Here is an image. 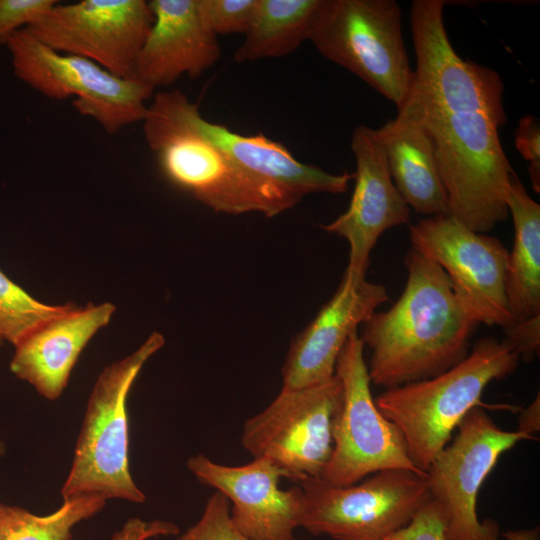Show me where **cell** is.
Segmentation results:
<instances>
[{
  "mask_svg": "<svg viewBox=\"0 0 540 540\" xmlns=\"http://www.w3.org/2000/svg\"><path fill=\"white\" fill-rule=\"evenodd\" d=\"M404 263L402 294L364 321L359 335L371 350L370 381L385 389L434 377L462 361L479 325L436 262L411 248Z\"/></svg>",
  "mask_w": 540,
  "mask_h": 540,
  "instance_id": "cell-1",
  "label": "cell"
},
{
  "mask_svg": "<svg viewBox=\"0 0 540 540\" xmlns=\"http://www.w3.org/2000/svg\"><path fill=\"white\" fill-rule=\"evenodd\" d=\"M398 113L429 137L450 216L480 233L508 217L506 198L515 173L499 138L507 121L502 106L482 99L429 102L408 96Z\"/></svg>",
  "mask_w": 540,
  "mask_h": 540,
  "instance_id": "cell-2",
  "label": "cell"
},
{
  "mask_svg": "<svg viewBox=\"0 0 540 540\" xmlns=\"http://www.w3.org/2000/svg\"><path fill=\"white\" fill-rule=\"evenodd\" d=\"M193 102L180 90L161 91L148 105L145 140L165 178L215 212H258L271 218L302 198L234 162L192 123Z\"/></svg>",
  "mask_w": 540,
  "mask_h": 540,
  "instance_id": "cell-3",
  "label": "cell"
},
{
  "mask_svg": "<svg viewBox=\"0 0 540 540\" xmlns=\"http://www.w3.org/2000/svg\"><path fill=\"white\" fill-rule=\"evenodd\" d=\"M519 361L504 339L484 337L450 369L385 389L375 403L400 431L412 463L426 473L464 416L473 407L484 406L481 397L485 388L511 375Z\"/></svg>",
  "mask_w": 540,
  "mask_h": 540,
  "instance_id": "cell-4",
  "label": "cell"
},
{
  "mask_svg": "<svg viewBox=\"0 0 540 540\" xmlns=\"http://www.w3.org/2000/svg\"><path fill=\"white\" fill-rule=\"evenodd\" d=\"M165 343L152 333L133 353L105 367L89 396L62 500L78 496L144 503L129 467L127 400L146 361Z\"/></svg>",
  "mask_w": 540,
  "mask_h": 540,
  "instance_id": "cell-5",
  "label": "cell"
},
{
  "mask_svg": "<svg viewBox=\"0 0 540 540\" xmlns=\"http://www.w3.org/2000/svg\"><path fill=\"white\" fill-rule=\"evenodd\" d=\"M308 40L328 60L392 101L407 99L414 77L394 0H322Z\"/></svg>",
  "mask_w": 540,
  "mask_h": 540,
  "instance_id": "cell-6",
  "label": "cell"
},
{
  "mask_svg": "<svg viewBox=\"0 0 540 540\" xmlns=\"http://www.w3.org/2000/svg\"><path fill=\"white\" fill-rule=\"evenodd\" d=\"M3 44L19 80L50 99L75 97L74 108L107 133L144 120L154 88L141 80L123 78L86 58L57 52L25 28L10 34Z\"/></svg>",
  "mask_w": 540,
  "mask_h": 540,
  "instance_id": "cell-7",
  "label": "cell"
},
{
  "mask_svg": "<svg viewBox=\"0 0 540 540\" xmlns=\"http://www.w3.org/2000/svg\"><path fill=\"white\" fill-rule=\"evenodd\" d=\"M335 375L342 398L332 426V453L319 479L333 486H349L386 469L426 474L412 463L400 431L376 406L357 330L337 358Z\"/></svg>",
  "mask_w": 540,
  "mask_h": 540,
  "instance_id": "cell-8",
  "label": "cell"
},
{
  "mask_svg": "<svg viewBox=\"0 0 540 540\" xmlns=\"http://www.w3.org/2000/svg\"><path fill=\"white\" fill-rule=\"evenodd\" d=\"M299 486L304 495L300 527L336 540H382L431 499L426 474L407 469L382 470L349 486L319 478L303 479Z\"/></svg>",
  "mask_w": 540,
  "mask_h": 540,
  "instance_id": "cell-9",
  "label": "cell"
},
{
  "mask_svg": "<svg viewBox=\"0 0 540 540\" xmlns=\"http://www.w3.org/2000/svg\"><path fill=\"white\" fill-rule=\"evenodd\" d=\"M341 398L335 374L312 385L282 388L263 411L245 421L242 445L254 458L273 461L291 480L320 478L332 453Z\"/></svg>",
  "mask_w": 540,
  "mask_h": 540,
  "instance_id": "cell-10",
  "label": "cell"
},
{
  "mask_svg": "<svg viewBox=\"0 0 540 540\" xmlns=\"http://www.w3.org/2000/svg\"><path fill=\"white\" fill-rule=\"evenodd\" d=\"M456 430L426 470L429 494L447 517L446 540H499L498 523L478 518L477 495L504 452L538 438L501 429L482 406L473 407Z\"/></svg>",
  "mask_w": 540,
  "mask_h": 540,
  "instance_id": "cell-11",
  "label": "cell"
},
{
  "mask_svg": "<svg viewBox=\"0 0 540 540\" xmlns=\"http://www.w3.org/2000/svg\"><path fill=\"white\" fill-rule=\"evenodd\" d=\"M412 249L436 262L454 293L479 324L514 323L506 296L509 251L493 236L471 230L450 216L427 217L409 227Z\"/></svg>",
  "mask_w": 540,
  "mask_h": 540,
  "instance_id": "cell-12",
  "label": "cell"
},
{
  "mask_svg": "<svg viewBox=\"0 0 540 540\" xmlns=\"http://www.w3.org/2000/svg\"><path fill=\"white\" fill-rule=\"evenodd\" d=\"M153 21L145 0H81L58 3L25 29L57 52L86 58L123 78H136L137 59Z\"/></svg>",
  "mask_w": 540,
  "mask_h": 540,
  "instance_id": "cell-13",
  "label": "cell"
},
{
  "mask_svg": "<svg viewBox=\"0 0 540 540\" xmlns=\"http://www.w3.org/2000/svg\"><path fill=\"white\" fill-rule=\"evenodd\" d=\"M189 471L204 485L215 488L232 503L235 527L253 540H296L304 495L300 486L283 490L288 474L266 457L248 464L228 466L197 454L187 460Z\"/></svg>",
  "mask_w": 540,
  "mask_h": 540,
  "instance_id": "cell-14",
  "label": "cell"
},
{
  "mask_svg": "<svg viewBox=\"0 0 540 540\" xmlns=\"http://www.w3.org/2000/svg\"><path fill=\"white\" fill-rule=\"evenodd\" d=\"M356 159L355 186L348 209L321 227L349 243V263L344 276L353 282L366 277L371 250L388 229L408 224L410 207L391 178L375 130L357 126L351 137Z\"/></svg>",
  "mask_w": 540,
  "mask_h": 540,
  "instance_id": "cell-15",
  "label": "cell"
},
{
  "mask_svg": "<svg viewBox=\"0 0 540 540\" xmlns=\"http://www.w3.org/2000/svg\"><path fill=\"white\" fill-rule=\"evenodd\" d=\"M384 285L342 279L333 297L291 344L282 368L283 387L300 388L331 378L349 336L383 303Z\"/></svg>",
  "mask_w": 540,
  "mask_h": 540,
  "instance_id": "cell-16",
  "label": "cell"
},
{
  "mask_svg": "<svg viewBox=\"0 0 540 540\" xmlns=\"http://www.w3.org/2000/svg\"><path fill=\"white\" fill-rule=\"evenodd\" d=\"M116 310L109 302L69 306L45 321L17 345L11 372L44 398L56 400L64 391L73 367L90 339L107 326Z\"/></svg>",
  "mask_w": 540,
  "mask_h": 540,
  "instance_id": "cell-17",
  "label": "cell"
},
{
  "mask_svg": "<svg viewBox=\"0 0 540 540\" xmlns=\"http://www.w3.org/2000/svg\"><path fill=\"white\" fill-rule=\"evenodd\" d=\"M148 2L154 21L137 59V79L165 87L183 75L199 77L217 62V36L202 22L196 0Z\"/></svg>",
  "mask_w": 540,
  "mask_h": 540,
  "instance_id": "cell-18",
  "label": "cell"
},
{
  "mask_svg": "<svg viewBox=\"0 0 540 540\" xmlns=\"http://www.w3.org/2000/svg\"><path fill=\"white\" fill-rule=\"evenodd\" d=\"M375 134L394 185L407 205L428 217L448 214L446 192L427 134L399 113Z\"/></svg>",
  "mask_w": 540,
  "mask_h": 540,
  "instance_id": "cell-19",
  "label": "cell"
},
{
  "mask_svg": "<svg viewBox=\"0 0 540 540\" xmlns=\"http://www.w3.org/2000/svg\"><path fill=\"white\" fill-rule=\"evenodd\" d=\"M514 242L506 272V296L514 322L540 315V205L516 174L506 198Z\"/></svg>",
  "mask_w": 540,
  "mask_h": 540,
  "instance_id": "cell-20",
  "label": "cell"
},
{
  "mask_svg": "<svg viewBox=\"0 0 540 540\" xmlns=\"http://www.w3.org/2000/svg\"><path fill=\"white\" fill-rule=\"evenodd\" d=\"M322 0H258L242 44L238 63L279 58L293 53L309 33Z\"/></svg>",
  "mask_w": 540,
  "mask_h": 540,
  "instance_id": "cell-21",
  "label": "cell"
},
{
  "mask_svg": "<svg viewBox=\"0 0 540 540\" xmlns=\"http://www.w3.org/2000/svg\"><path fill=\"white\" fill-rule=\"evenodd\" d=\"M99 496L64 499L55 511L38 515L0 500V540H71L73 529L105 507Z\"/></svg>",
  "mask_w": 540,
  "mask_h": 540,
  "instance_id": "cell-22",
  "label": "cell"
},
{
  "mask_svg": "<svg viewBox=\"0 0 540 540\" xmlns=\"http://www.w3.org/2000/svg\"><path fill=\"white\" fill-rule=\"evenodd\" d=\"M71 303L50 305L33 298L0 270V335L13 346Z\"/></svg>",
  "mask_w": 540,
  "mask_h": 540,
  "instance_id": "cell-23",
  "label": "cell"
},
{
  "mask_svg": "<svg viewBox=\"0 0 540 540\" xmlns=\"http://www.w3.org/2000/svg\"><path fill=\"white\" fill-rule=\"evenodd\" d=\"M258 0H196L204 25L216 36L246 33Z\"/></svg>",
  "mask_w": 540,
  "mask_h": 540,
  "instance_id": "cell-24",
  "label": "cell"
},
{
  "mask_svg": "<svg viewBox=\"0 0 540 540\" xmlns=\"http://www.w3.org/2000/svg\"><path fill=\"white\" fill-rule=\"evenodd\" d=\"M173 540H253L233 524L227 498L216 491L204 507L199 520Z\"/></svg>",
  "mask_w": 540,
  "mask_h": 540,
  "instance_id": "cell-25",
  "label": "cell"
},
{
  "mask_svg": "<svg viewBox=\"0 0 540 540\" xmlns=\"http://www.w3.org/2000/svg\"><path fill=\"white\" fill-rule=\"evenodd\" d=\"M446 529L445 511L431 498L414 514L407 525L382 540H446Z\"/></svg>",
  "mask_w": 540,
  "mask_h": 540,
  "instance_id": "cell-26",
  "label": "cell"
},
{
  "mask_svg": "<svg viewBox=\"0 0 540 540\" xmlns=\"http://www.w3.org/2000/svg\"><path fill=\"white\" fill-rule=\"evenodd\" d=\"M58 3L57 0H0V43L13 32L35 24Z\"/></svg>",
  "mask_w": 540,
  "mask_h": 540,
  "instance_id": "cell-27",
  "label": "cell"
},
{
  "mask_svg": "<svg viewBox=\"0 0 540 540\" xmlns=\"http://www.w3.org/2000/svg\"><path fill=\"white\" fill-rule=\"evenodd\" d=\"M515 145L523 158L528 161L529 175L533 190L540 192V125L536 117L526 115L519 120L515 131Z\"/></svg>",
  "mask_w": 540,
  "mask_h": 540,
  "instance_id": "cell-28",
  "label": "cell"
},
{
  "mask_svg": "<svg viewBox=\"0 0 540 540\" xmlns=\"http://www.w3.org/2000/svg\"><path fill=\"white\" fill-rule=\"evenodd\" d=\"M503 330L504 340L511 346L520 360L530 362L539 355L540 315L514 322Z\"/></svg>",
  "mask_w": 540,
  "mask_h": 540,
  "instance_id": "cell-29",
  "label": "cell"
},
{
  "mask_svg": "<svg viewBox=\"0 0 540 540\" xmlns=\"http://www.w3.org/2000/svg\"><path fill=\"white\" fill-rule=\"evenodd\" d=\"M179 534V526L171 521L130 518L109 540H149L159 536H177Z\"/></svg>",
  "mask_w": 540,
  "mask_h": 540,
  "instance_id": "cell-30",
  "label": "cell"
},
{
  "mask_svg": "<svg viewBox=\"0 0 540 540\" xmlns=\"http://www.w3.org/2000/svg\"><path fill=\"white\" fill-rule=\"evenodd\" d=\"M518 431L536 437L540 432V396L537 393L534 400L523 410L518 417ZM538 438V437H537Z\"/></svg>",
  "mask_w": 540,
  "mask_h": 540,
  "instance_id": "cell-31",
  "label": "cell"
},
{
  "mask_svg": "<svg viewBox=\"0 0 540 540\" xmlns=\"http://www.w3.org/2000/svg\"><path fill=\"white\" fill-rule=\"evenodd\" d=\"M502 535L506 540H539L540 529L539 527H535L531 529L507 530Z\"/></svg>",
  "mask_w": 540,
  "mask_h": 540,
  "instance_id": "cell-32",
  "label": "cell"
},
{
  "mask_svg": "<svg viewBox=\"0 0 540 540\" xmlns=\"http://www.w3.org/2000/svg\"><path fill=\"white\" fill-rule=\"evenodd\" d=\"M4 453H5V446L3 442L0 441V458L4 455Z\"/></svg>",
  "mask_w": 540,
  "mask_h": 540,
  "instance_id": "cell-33",
  "label": "cell"
},
{
  "mask_svg": "<svg viewBox=\"0 0 540 540\" xmlns=\"http://www.w3.org/2000/svg\"><path fill=\"white\" fill-rule=\"evenodd\" d=\"M3 341L4 340H3L2 336L0 335V346L2 345Z\"/></svg>",
  "mask_w": 540,
  "mask_h": 540,
  "instance_id": "cell-34",
  "label": "cell"
}]
</instances>
